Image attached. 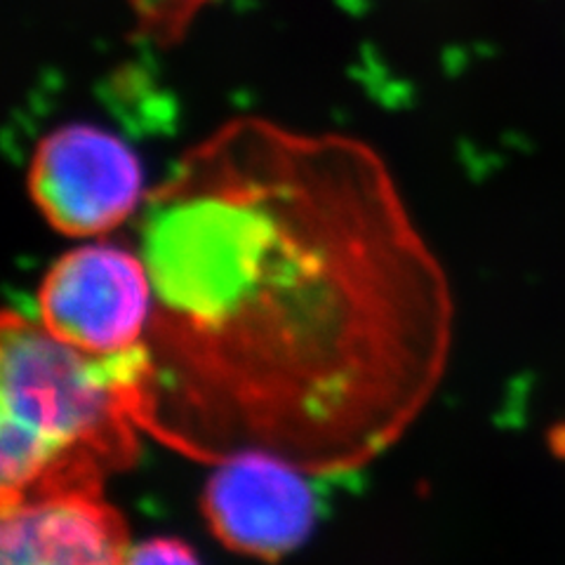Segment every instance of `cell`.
<instances>
[{
    "label": "cell",
    "instance_id": "obj_1",
    "mask_svg": "<svg viewBox=\"0 0 565 565\" xmlns=\"http://www.w3.org/2000/svg\"><path fill=\"white\" fill-rule=\"evenodd\" d=\"M135 247L153 288L141 429L191 462L356 473L446 380L450 278L359 137L226 120L147 193Z\"/></svg>",
    "mask_w": 565,
    "mask_h": 565
},
{
    "label": "cell",
    "instance_id": "obj_2",
    "mask_svg": "<svg viewBox=\"0 0 565 565\" xmlns=\"http://www.w3.org/2000/svg\"><path fill=\"white\" fill-rule=\"evenodd\" d=\"M145 344L95 356L60 342L24 311L0 323V504L104 492L141 450Z\"/></svg>",
    "mask_w": 565,
    "mask_h": 565
},
{
    "label": "cell",
    "instance_id": "obj_3",
    "mask_svg": "<svg viewBox=\"0 0 565 565\" xmlns=\"http://www.w3.org/2000/svg\"><path fill=\"white\" fill-rule=\"evenodd\" d=\"M153 307L137 247L95 241L64 253L35 292V318L60 342L95 356L145 344Z\"/></svg>",
    "mask_w": 565,
    "mask_h": 565
},
{
    "label": "cell",
    "instance_id": "obj_4",
    "mask_svg": "<svg viewBox=\"0 0 565 565\" xmlns=\"http://www.w3.org/2000/svg\"><path fill=\"white\" fill-rule=\"evenodd\" d=\"M26 184L55 232L102 238L139 215L147 199L135 151L95 126H62L35 145Z\"/></svg>",
    "mask_w": 565,
    "mask_h": 565
},
{
    "label": "cell",
    "instance_id": "obj_5",
    "mask_svg": "<svg viewBox=\"0 0 565 565\" xmlns=\"http://www.w3.org/2000/svg\"><path fill=\"white\" fill-rule=\"evenodd\" d=\"M212 469L201 509L226 550L276 563L307 542L318 519L313 476L267 455L232 457Z\"/></svg>",
    "mask_w": 565,
    "mask_h": 565
},
{
    "label": "cell",
    "instance_id": "obj_6",
    "mask_svg": "<svg viewBox=\"0 0 565 565\" xmlns=\"http://www.w3.org/2000/svg\"><path fill=\"white\" fill-rule=\"evenodd\" d=\"M130 527L104 492L0 504V565H122Z\"/></svg>",
    "mask_w": 565,
    "mask_h": 565
},
{
    "label": "cell",
    "instance_id": "obj_7",
    "mask_svg": "<svg viewBox=\"0 0 565 565\" xmlns=\"http://www.w3.org/2000/svg\"><path fill=\"white\" fill-rule=\"evenodd\" d=\"M122 565H203L191 546L177 537L132 542Z\"/></svg>",
    "mask_w": 565,
    "mask_h": 565
},
{
    "label": "cell",
    "instance_id": "obj_8",
    "mask_svg": "<svg viewBox=\"0 0 565 565\" xmlns=\"http://www.w3.org/2000/svg\"><path fill=\"white\" fill-rule=\"evenodd\" d=\"M563 436V450H565V434H561Z\"/></svg>",
    "mask_w": 565,
    "mask_h": 565
}]
</instances>
